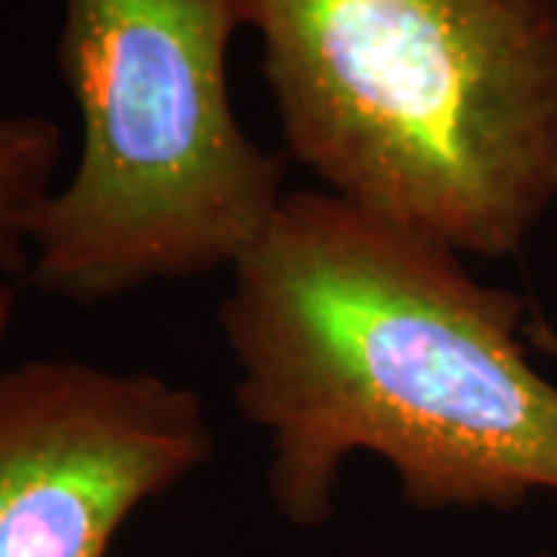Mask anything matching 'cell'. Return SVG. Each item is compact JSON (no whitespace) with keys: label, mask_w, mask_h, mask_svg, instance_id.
I'll return each mask as SVG.
<instances>
[{"label":"cell","mask_w":557,"mask_h":557,"mask_svg":"<svg viewBox=\"0 0 557 557\" xmlns=\"http://www.w3.org/2000/svg\"><path fill=\"white\" fill-rule=\"evenodd\" d=\"M523 317L449 245L325 189L288 193L218 313L282 520L325 527L357 456L431 515L557 496V384L527 357Z\"/></svg>","instance_id":"6da1fadb"},{"label":"cell","mask_w":557,"mask_h":557,"mask_svg":"<svg viewBox=\"0 0 557 557\" xmlns=\"http://www.w3.org/2000/svg\"><path fill=\"white\" fill-rule=\"evenodd\" d=\"M285 156L461 258L557 205V0H239Z\"/></svg>","instance_id":"7a4b0ae2"},{"label":"cell","mask_w":557,"mask_h":557,"mask_svg":"<svg viewBox=\"0 0 557 557\" xmlns=\"http://www.w3.org/2000/svg\"><path fill=\"white\" fill-rule=\"evenodd\" d=\"M239 0H62L53 62L78 109L72 177L40 205L22 282L106 304L233 273L288 196L285 156L230 97Z\"/></svg>","instance_id":"3957f363"},{"label":"cell","mask_w":557,"mask_h":557,"mask_svg":"<svg viewBox=\"0 0 557 557\" xmlns=\"http://www.w3.org/2000/svg\"><path fill=\"white\" fill-rule=\"evenodd\" d=\"M214 456L205 399L156 372L25 359L0 372V557H109L143 505Z\"/></svg>","instance_id":"277c9868"},{"label":"cell","mask_w":557,"mask_h":557,"mask_svg":"<svg viewBox=\"0 0 557 557\" xmlns=\"http://www.w3.org/2000/svg\"><path fill=\"white\" fill-rule=\"evenodd\" d=\"M62 127L32 112H0V278H25L32 226L57 189Z\"/></svg>","instance_id":"5b68a950"},{"label":"cell","mask_w":557,"mask_h":557,"mask_svg":"<svg viewBox=\"0 0 557 557\" xmlns=\"http://www.w3.org/2000/svg\"><path fill=\"white\" fill-rule=\"evenodd\" d=\"M13 317H16V288H13V282L0 278V341L7 338Z\"/></svg>","instance_id":"8992f818"},{"label":"cell","mask_w":557,"mask_h":557,"mask_svg":"<svg viewBox=\"0 0 557 557\" xmlns=\"http://www.w3.org/2000/svg\"><path fill=\"white\" fill-rule=\"evenodd\" d=\"M536 338L545 344V347H552V350H557V338L548 332V329H536Z\"/></svg>","instance_id":"52a82bcc"},{"label":"cell","mask_w":557,"mask_h":557,"mask_svg":"<svg viewBox=\"0 0 557 557\" xmlns=\"http://www.w3.org/2000/svg\"><path fill=\"white\" fill-rule=\"evenodd\" d=\"M530 557H557L555 552H536V555H530Z\"/></svg>","instance_id":"ba28073f"}]
</instances>
